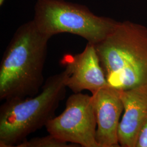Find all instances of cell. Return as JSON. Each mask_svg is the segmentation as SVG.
Segmentation results:
<instances>
[{
    "instance_id": "8",
    "label": "cell",
    "mask_w": 147,
    "mask_h": 147,
    "mask_svg": "<svg viewBox=\"0 0 147 147\" xmlns=\"http://www.w3.org/2000/svg\"><path fill=\"white\" fill-rule=\"evenodd\" d=\"M119 91L124 111L118 127L119 143L121 147H135L147 121V84Z\"/></svg>"
},
{
    "instance_id": "3",
    "label": "cell",
    "mask_w": 147,
    "mask_h": 147,
    "mask_svg": "<svg viewBox=\"0 0 147 147\" xmlns=\"http://www.w3.org/2000/svg\"><path fill=\"white\" fill-rule=\"evenodd\" d=\"M69 71L50 76L36 95L5 100L0 108V147H16L46 125L64 98Z\"/></svg>"
},
{
    "instance_id": "6",
    "label": "cell",
    "mask_w": 147,
    "mask_h": 147,
    "mask_svg": "<svg viewBox=\"0 0 147 147\" xmlns=\"http://www.w3.org/2000/svg\"><path fill=\"white\" fill-rule=\"evenodd\" d=\"M61 63L69 71L67 87L74 93L87 90L92 93L109 87L95 45L88 42L84 51L65 55Z\"/></svg>"
},
{
    "instance_id": "11",
    "label": "cell",
    "mask_w": 147,
    "mask_h": 147,
    "mask_svg": "<svg viewBox=\"0 0 147 147\" xmlns=\"http://www.w3.org/2000/svg\"><path fill=\"white\" fill-rule=\"evenodd\" d=\"M5 1V0H0V5H1V6L3 5Z\"/></svg>"
},
{
    "instance_id": "10",
    "label": "cell",
    "mask_w": 147,
    "mask_h": 147,
    "mask_svg": "<svg viewBox=\"0 0 147 147\" xmlns=\"http://www.w3.org/2000/svg\"><path fill=\"white\" fill-rule=\"evenodd\" d=\"M135 147H147V121L138 136Z\"/></svg>"
},
{
    "instance_id": "5",
    "label": "cell",
    "mask_w": 147,
    "mask_h": 147,
    "mask_svg": "<svg viewBox=\"0 0 147 147\" xmlns=\"http://www.w3.org/2000/svg\"><path fill=\"white\" fill-rule=\"evenodd\" d=\"M96 126L92 96L81 92L71 95L64 111L45 125L49 134L82 147H99L96 139Z\"/></svg>"
},
{
    "instance_id": "2",
    "label": "cell",
    "mask_w": 147,
    "mask_h": 147,
    "mask_svg": "<svg viewBox=\"0 0 147 147\" xmlns=\"http://www.w3.org/2000/svg\"><path fill=\"white\" fill-rule=\"evenodd\" d=\"M109 86L125 90L147 84V28L118 22L103 40L94 45Z\"/></svg>"
},
{
    "instance_id": "9",
    "label": "cell",
    "mask_w": 147,
    "mask_h": 147,
    "mask_svg": "<svg viewBox=\"0 0 147 147\" xmlns=\"http://www.w3.org/2000/svg\"><path fill=\"white\" fill-rule=\"evenodd\" d=\"M16 147H76L78 145L64 142L49 134L47 136L26 139L19 143Z\"/></svg>"
},
{
    "instance_id": "1",
    "label": "cell",
    "mask_w": 147,
    "mask_h": 147,
    "mask_svg": "<svg viewBox=\"0 0 147 147\" xmlns=\"http://www.w3.org/2000/svg\"><path fill=\"white\" fill-rule=\"evenodd\" d=\"M50 38L39 31L33 20L17 29L1 62V100L25 98L39 93Z\"/></svg>"
},
{
    "instance_id": "7",
    "label": "cell",
    "mask_w": 147,
    "mask_h": 147,
    "mask_svg": "<svg viewBox=\"0 0 147 147\" xmlns=\"http://www.w3.org/2000/svg\"><path fill=\"white\" fill-rule=\"evenodd\" d=\"M96 121V139L99 147H121L118 131L124 105L119 91L110 86L92 93Z\"/></svg>"
},
{
    "instance_id": "4",
    "label": "cell",
    "mask_w": 147,
    "mask_h": 147,
    "mask_svg": "<svg viewBox=\"0 0 147 147\" xmlns=\"http://www.w3.org/2000/svg\"><path fill=\"white\" fill-rule=\"evenodd\" d=\"M33 20L40 31L50 37L68 33L94 45L106 38L118 22L96 16L84 5L64 0H38Z\"/></svg>"
}]
</instances>
